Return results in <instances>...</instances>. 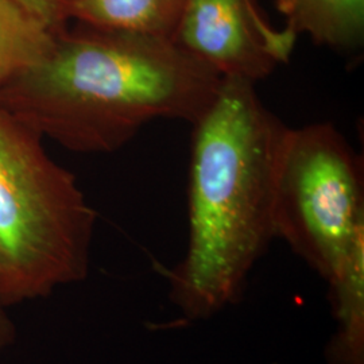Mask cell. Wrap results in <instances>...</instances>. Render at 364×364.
Segmentation results:
<instances>
[{"instance_id": "cell-3", "label": "cell", "mask_w": 364, "mask_h": 364, "mask_svg": "<svg viewBox=\"0 0 364 364\" xmlns=\"http://www.w3.org/2000/svg\"><path fill=\"white\" fill-rule=\"evenodd\" d=\"M42 135L0 105V259L9 305L85 279L96 212Z\"/></svg>"}, {"instance_id": "cell-4", "label": "cell", "mask_w": 364, "mask_h": 364, "mask_svg": "<svg viewBox=\"0 0 364 364\" xmlns=\"http://www.w3.org/2000/svg\"><path fill=\"white\" fill-rule=\"evenodd\" d=\"M274 230L329 287L364 260L363 165L333 124L285 131Z\"/></svg>"}, {"instance_id": "cell-11", "label": "cell", "mask_w": 364, "mask_h": 364, "mask_svg": "<svg viewBox=\"0 0 364 364\" xmlns=\"http://www.w3.org/2000/svg\"><path fill=\"white\" fill-rule=\"evenodd\" d=\"M14 326L0 305V351H3L13 340Z\"/></svg>"}, {"instance_id": "cell-5", "label": "cell", "mask_w": 364, "mask_h": 364, "mask_svg": "<svg viewBox=\"0 0 364 364\" xmlns=\"http://www.w3.org/2000/svg\"><path fill=\"white\" fill-rule=\"evenodd\" d=\"M297 38L272 26L257 0H186L173 42L221 77L255 84L287 63Z\"/></svg>"}, {"instance_id": "cell-1", "label": "cell", "mask_w": 364, "mask_h": 364, "mask_svg": "<svg viewBox=\"0 0 364 364\" xmlns=\"http://www.w3.org/2000/svg\"><path fill=\"white\" fill-rule=\"evenodd\" d=\"M223 81L169 39L65 25L0 90V105L68 150L111 153L151 120L195 124Z\"/></svg>"}, {"instance_id": "cell-2", "label": "cell", "mask_w": 364, "mask_h": 364, "mask_svg": "<svg viewBox=\"0 0 364 364\" xmlns=\"http://www.w3.org/2000/svg\"><path fill=\"white\" fill-rule=\"evenodd\" d=\"M193 127L189 237L169 274V291L185 318L204 320L240 297L275 237L277 159L287 127L252 82L237 78H224Z\"/></svg>"}, {"instance_id": "cell-7", "label": "cell", "mask_w": 364, "mask_h": 364, "mask_svg": "<svg viewBox=\"0 0 364 364\" xmlns=\"http://www.w3.org/2000/svg\"><path fill=\"white\" fill-rule=\"evenodd\" d=\"M297 37L306 34L314 43L338 52L362 48L364 0H274Z\"/></svg>"}, {"instance_id": "cell-12", "label": "cell", "mask_w": 364, "mask_h": 364, "mask_svg": "<svg viewBox=\"0 0 364 364\" xmlns=\"http://www.w3.org/2000/svg\"><path fill=\"white\" fill-rule=\"evenodd\" d=\"M0 305H9L7 301V293H6V278H4V270H3V263L0 259Z\"/></svg>"}, {"instance_id": "cell-10", "label": "cell", "mask_w": 364, "mask_h": 364, "mask_svg": "<svg viewBox=\"0 0 364 364\" xmlns=\"http://www.w3.org/2000/svg\"><path fill=\"white\" fill-rule=\"evenodd\" d=\"M27 11L38 18L53 31L65 26L61 19V0H15Z\"/></svg>"}, {"instance_id": "cell-6", "label": "cell", "mask_w": 364, "mask_h": 364, "mask_svg": "<svg viewBox=\"0 0 364 364\" xmlns=\"http://www.w3.org/2000/svg\"><path fill=\"white\" fill-rule=\"evenodd\" d=\"M186 0H61V19L105 31L173 41Z\"/></svg>"}, {"instance_id": "cell-9", "label": "cell", "mask_w": 364, "mask_h": 364, "mask_svg": "<svg viewBox=\"0 0 364 364\" xmlns=\"http://www.w3.org/2000/svg\"><path fill=\"white\" fill-rule=\"evenodd\" d=\"M329 287L338 320V333L329 351L331 364H364V260Z\"/></svg>"}, {"instance_id": "cell-8", "label": "cell", "mask_w": 364, "mask_h": 364, "mask_svg": "<svg viewBox=\"0 0 364 364\" xmlns=\"http://www.w3.org/2000/svg\"><path fill=\"white\" fill-rule=\"evenodd\" d=\"M54 33L15 0H0V90L38 61Z\"/></svg>"}]
</instances>
